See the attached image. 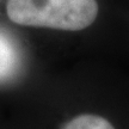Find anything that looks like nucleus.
Masks as SVG:
<instances>
[{
  "label": "nucleus",
  "mask_w": 129,
  "mask_h": 129,
  "mask_svg": "<svg viewBox=\"0 0 129 129\" xmlns=\"http://www.w3.org/2000/svg\"><path fill=\"white\" fill-rule=\"evenodd\" d=\"M62 129H115L109 121L97 115H80L74 117Z\"/></svg>",
  "instance_id": "nucleus-3"
},
{
  "label": "nucleus",
  "mask_w": 129,
  "mask_h": 129,
  "mask_svg": "<svg viewBox=\"0 0 129 129\" xmlns=\"http://www.w3.org/2000/svg\"><path fill=\"white\" fill-rule=\"evenodd\" d=\"M19 54L17 47L7 35L0 32V81L7 80L17 73Z\"/></svg>",
  "instance_id": "nucleus-2"
},
{
  "label": "nucleus",
  "mask_w": 129,
  "mask_h": 129,
  "mask_svg": "<svg viewBox=\"0 0 129 129\" xmlns=\"http://www.w3.org/2000/svg\"><path fill=\"white\" fill-rule=\"evenodd\" d=\"M6 12L24 26L79 31L88 28L98 16L96 0H7Z\"/></svg>",
  "instance_id": "nucleus-1"
}]
</instances>
